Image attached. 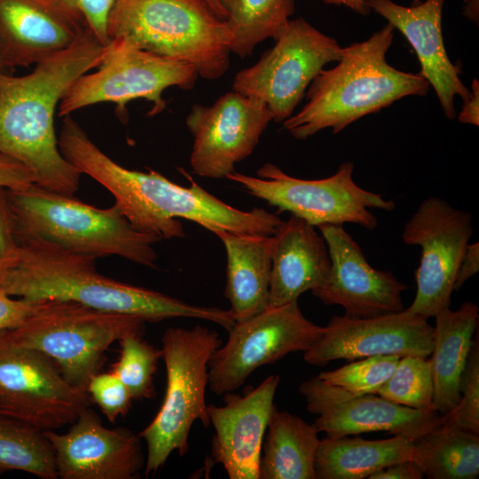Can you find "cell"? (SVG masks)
I'll use <instances>...</instances> for the list:
<instances>
[{
  "instance_id": "1",
  "label": "cell",
  "mask_w": 479,
  "mask_h": 479,
  "mask_svg": "<svg viewBox=\"0 0 479 479\" xmlns=\"http://www.w3.org/2000/svg\"><path fill=\"white\" fill-rule=\"evenodd\" d=\"M62 155L81 174L103 185L131 224L161 240L184 238L178 218L192 221L214 234L222 232L274 235L283 220L264 208L238 209L200 186L185 172L188 187L177 185L159 172L126 169L103 153L70 115L64 117L58 138Z\"/></svg>"
},
{
  "instance_id": "2",
  "label": "cell",
  "mask_w": 479,
  "mask_h": 479,
  "mask_svg": "<svg viewBox=\"0 0 479 479\" xmlns=\"http://www.w3.org/2000/svg\"><path fill=\"white\" fill-rule=\"evenodd\" d=\"M106 45L90 31L21 76L0 73V153L32 170L35 184L75 196L81 172L61 153L54 114L73 82L96 68Z\"/></svg>"
},
{
  "instance_id": "3",
  "label": "cell",
  "mask_w": 479,
  "mask_h": 479,
  "mask_svg": "<svg viewBox=\"0 0 479 479\" xmlns=\"http://www.w3.org/2000/svg\"><path fill=\"white\" fill-rule=\"evenodd\" d=\"M20 260L0 288L29 301H72L85 306L134 316L145 322L177 318L204 319L229 331L231 310L187 303L161 292L137 287L98 272L96 257L33 239L19 240Z\"/></svg>"
},
{
  "instance_id": "4",
  "label": "cell",
  "mask_w": 479,
  "mask_h": 479,
  "mask_svg": "<svg viewBox=\"0 0 479 479\" xmlns=\"http://www.w3.org/2000/svg\"><path fill=\"white\" fill-rule=\"evenodd\" d=\"M395 27L387 24L363 42L342 48L333 68L322 69L309 85L306 103L282 127L303 140L324 129L336 134L355 121L407 96H425L429 83L386 59Z\"/></svg>"
},
{
  "instance_id": "5",
  "label": "cell",
  "mask_w": 479,
  "mask_h": 479,
  "mask_svg": "<svg viewBox=\"0 0 479 479\" xmlns=\"http://www.w3.org/2000/svg\"><path fill=\"white\" fill-rule=\"evenodd\" d=\"M8 192L18 241L41 240L96 258L118 255L157 268L156 235L136 229L116 204L98 208L36 184Z\"/></svg>"
},
{
  "instance_id": "6",
  "label": "cell",
  "mask_w": 479,
  "mask_h": 479,
  "mask_svg": "<svg viewBox=\"0 0 479 479\" xmlns=\"http://www.w3.org/2000/svg\"><path fill=\"white\" fill-rule=\"evenodd\" d=\"M106 33L109 41L123 38L187 63L207 80L220 78L230 66L226 22L201 0H115Z\"/></svg>"
},
{
  "instance_id": "7",
  "label": "cell",
  "mask_w": 479,
  "mask_h": 479,
  "mask_svg": "<svg viewBox=\"0 0 479 479\" xmlns=\"http://www.w3.org/2000/svg\"><path fill=\"white\" fill-rule=\"evenodd\" d=\"M166 368L163 402L153 420L138 434L147 448L145 475L155 474L177 451H189V435L195 420L210 426L205 399L208 361L222 345L218 334L201 326L168 328L161 339Z\"/></svg>"
},
{
  "instance_id": "8",
  "label": "cell",
  "mask_w": 479,
  "mask_h": 479,
  "mask_svg": "<svg viewBox=\"0 0 479 479\" xmlns=\"http://www.w3.org/2000/svg\"><path fill=\"white\" fill-rule=\"evenodd\" d=\"M144 329L145 321L134 316L43 300L20 326L3 332L14 343L49 357L71 385L87 392L108 347L127 334H143Z\"/></svg>"
},
{
  "instance_id": "9",
  "label": "cell",
  "mask_w": 479,
  "mask_h": 479,
  "mask_svg": "<svg viewBox=\"0 0 479 479\" xmlns=\"http://www.w3.org/2000/svg\"><path fill=\"white\" fill-rule=\"evenodd\" d=\"M96 68L67 89L58 106L59 116L94 104L113 103L125 118L127 104L137 98L149 101L147 114L154 116L166 108V89L191 90L199 76L189 64L142 50L123 38L109 41Z\"/></svg>"
},
{
  "instance_id": "10",
  "label": "cell",
  "mask_w": 479,
  "mask_h": 479,
  "mask_svg": "<svg viewBox=\"0 0 479 479\" xmlns=\"http://www.w3.org/2000/svg\"><path fill=\"white\" fill-rule=\"evenodd\" d=\"M353 169V163L346 161L334 175L309 180L291 177L267 162L257 170L256 177L233 171L226 178L276 207L279 212H290L315 227L350 223L373 230L378 220L371 209L392 211L396 203L358 186L352 178Z\"/></svg>"
},
{
  "instance_id": "11",
  "label": "cell",
  "mask_w": 479,
  "mask_h": 479,
  "mask_svg": "<svg viewBox=\"0 0 479 479\" xmlns=\"http://www.w3.org/2000/svg\"><path fill=\"white\" fill-rule=\"evenodd\" d=\"M342 47L303 18L289 20L272 48L239 71L232 90L263 101L272 121L290 117L306 89L325 66L339 61Z\"/></svg>"
},
{
  "instance_id": "12",
  "label": "cell",
  "mask_w": 479,
  "mask_h": 479,
  "mask_svg": "<svg viewBox=\"0 0 479 479\" xmlns=\"http://www.w3.org/2000/svg\"><path fill=\"white\" fill-rule=\"evenodd\" d=\"M228 332L226 343L208 365V388L216 395L235 391L260 366L292 352H305L321 337L324 326L306 318L294 301L236 322Z\"/></svg>"
},
{
  "instance_id": "13",
  "label": "cell",
  "mask_w": 479,
  "mask_h": 479,
  "mask_svg": "<svg viewBox=\"0 0 479 479\" xmlns=\"http://www.w3.org/2000/svg\"><path fill=\"white\" fill-rule=\"evenodd\" d=\"M84 390L71 385L56 364L0 331V412L40 431L73 423L89 405Z\"/></svg>"
},
{
  "instance_id": "14",
  "label": "cell",
  "mask_w": 479,
  "mask_h": 479,
  "mask_svg": "<svg viewBox=\"0 0 479 479\" xmlns=\"http://www.w3.org/2000/svg\"><path fill=\"white\" fill-rule=\"evenodd\" d=\"M472 234L469 212L438 197L420 202L402 232L405 244L421 247L416 294L408 311L428 319L450 307L456 272Z\"/></svg>"
},
{
  "instance_id": "15",
  "label": "cell",
  "mask_w": 479,
  "mask_h": 479,
  "mask_svg": "<svg viewBox=\"0 0 479 479\" xmlns=\"http://www.w3.org/2000/svg\"><path fill=\"white\" fill-rule=\"evenodd\" d=\"M272 114L261 100L231 91L212 106H192L186 126L193 136L190 155L200 177L224 178L248 157L259 143Z\"/></svg>"
},
{
  "instance_id": "16",
  "label": "cell",
  "mask_w": 479,
  "mask_h": 479,
  "mask_svg": "<svg viewBox=\"0 0 479 479\" xmlns=\"http://www.w3.org/2000/svg\"><path fill=\"white\" fill-rule=\"evenodd\" d=\"M298 390L308 412L318 415L313 425L328 437L383 431L415 440L443 423L436 411L412 409L373 394L351 395L318 376L302 382Z\"/></svg>"
},
{
  "instance_id": "17",
  "label": "cell",
  "mask_w": 479,
  "mask_h": 479,
  "mask_svg": "<svg viewBox=\"0 0 479 479\" xmlns=\"http://www.w3.org/2000/svg\"><path fill=\"white\" fill-rule=\"evenodd\" d=\"M434 326L427 318L400 312L372 318L334 316L321 337L304 352L313 365H326L336 359L349 361L394 355L428 357L432 351Z\"/></svg>"
},
{
  "instance_id": "18",
  "label": "cell",
  "mask_w": 479,
  "mask_h": 479,
  "mask_svg": "<svg viewBox=\"0 0 479 479\" xmlns=\"http://www.w3.org/2000/svg\"><path fill=\"white\" fill-rule=\"evenodd\" d=\"M331 259V271L323 286L312 294L326 305H340L349 318H372L400 312L407 286L390 271L372 267L357 241L342 224L318 226Z\"/></svg>"
},
{
  "instance_id": "19",
  "label": "cell",
  "mask_w": 479,
  "mask_h": 479,
  "mask_svg": "<svg viewBox=\"0 0 479 479\" xmlns=\"http://www.w3.org/2000/svg\"><path fill=\"white\" fill-rule=\"evenodd\" d=\"M65 434L43 431L61 479H135L145 466L141 437L125 428H105L84 408Z\"/></svg>"
},
{
  "instance_id": "20",
  "label": "cell",
  "mask_w": 479,
  "mask_h": 479,
  "mask_svg": "<svg viewBox=\"0 0 479 479\" xmlns=\"http://www.w3.org/2000/svg\"><path fill=\"white\" fill-rule=\"evenodd\" d=\"M280 377L272 374L244 394L227 392L223 405H207L210 425L211 458L230 479H259L264 434L276 407L274 397Z\"/></svg>"
},
{
  "instance_id": "21",
  "label": "cell",
  "mask_w": 479,
  "mask_h": 479,
  "mask_svg": "<svg viewBox=\"0 0 479 479\" xmlns=\"http://www.w3.org/2000/svg\"><path fill=\"white\" fill-rule=\"evenodd\" d=\"M371 11L398 29L414 50L420 65L419 75L432 85L448 119L456 116L454 98L464 100L470 90L459 78L460 69L446 52L442 13L444 0H426L413 6H403L392 0H365Z\"/></svg>"
},
{
  "instance_id": "22",
  "label": "cell",
  "mask_w": 479,
  "mask_h": 479,
  "mask_svg": "<svg viewBox=\"0 0 479 479\" xmlns=\"http://www.w3.org/2000/svg\"><path fill=\"white\" fill-rule=\"evenodd\" d=\"M88 31L82 20L39 0H0V56L6 69L35 66Z\"/></svg>"
},
{
  "instance_id": "23",
  "label": "cell",
  "mask_w": 479,
  "mask_h": 479,
  "mask_svg": "<svg viewBox=\"0 0 479 479\" xmlns=\"http://www.w3.org/2000/svg\"><path fill=\"white\" fill-rule=\"evenodd\" d=\"M273 237L270 308L297 301L302 293L320 287L331 271L323 236L305 220L291 215Z\"/></svg>"
},
{
  "instance_id": "24",
  "label": "cell",
  "mask_w": 479,
  "mask_h": 479,
  "mask_svg": "<svg viewBox=\"0 0 479 479\" xmlns=\"http://www.w3.org/2000/svg\"><path fill=\"white\" fill-rule=\"evenodd\" d=\"M226 252L224 296L236 322L268 307L274 237L222 231L215 233Z\"/></svg>"
},
{
  "instance_id": "25",
  "label": "cell",
  "mask_w": 479,
  "mask_h": 479,
  "mask_svg": "<svg viewBox=\"0 0 479 479\" xmlns=\"http://www.w3.org/2000/svg\"><path fill=\"white\" fill-rule=\"evenodd\" d=\"M478 307L466 301L452 310L447 307L434 318L430 365L435 410L444 416L459 403V382L478 326Z\"/></svg>"
},
{
  "instance_id": "26",
  "label": "cell",
  "mask_w": 479,
  "mask_h": 479,
  "mask_svg": "<svg viewBox=\"0 0 479 479\" xmlns=\"http://www.w3.org/2000/svg\"><path fill=\"white\" fill-rule=\"evenodd\" d=\"M266 433L259 479H317L315 459L320 440L313 424L275 407Z\"/></svg>"
},
{
  "instance_id": "27",
  "label": "cell",
  "mask_w": 479,
  "mask_h": 479,
  "mask_svg": "<svg viewBox=\"0 0 479 479\" xmlns=\"http://www.w3.org/2000/svg\"><path fill=\"white\" fill-rule=\"evenodd\" d=\"M412 441L396 435L387 439L328 437L320 440L315 459L318 479H364L393 463L412 459Z\"/></svg>"
},
{
  "instance_id": "28",
  "label": "cell",
  "mask_w": 479,
  "mask_h": 479,
  "mask_svg": "<svg viewBox=\"0 0 479 479\" xmlns=\"http://www.w3.org/2000/svg\"><path fill=\"white\" fill-rule=\"evenodd\" d=\"M412 459L428 479H475L479 434L442 424L412 441Z\"/></svg>"
},
{
  "instance_id": "29",
  "label": "cell",
  "mask_w": 479,
  "mask_h": 479,
  "mask_svg": "<svg viewBox=\"0 0 479 479\" xmlns=\"http://www.w3.org/2000/svg\"><path fill=\"white\" fill-rule=\"evenodd\" d=\"M294 12V0H232L225 20L231 52L245 58L265 39L276 41Z\"/></svg>"
},
{
  "instance_id": "30",
  "label": "cell",
  "mask_w": 479,
  "mask_h": 479,
  "mask_svg": "<svg viewBox=\"0 0 479 479\" xmlns=\"http://www.w3.org/2000/svg\"><path fill=\"white\" fill-rule=\"evenodd\" d=\"M12 470L58 478L54 453L43 431L0 412V474Z\"/></svg>"
},
{
  "instance_id": "31",
  "label": "cell",
  "mask_w": 479,
  "mask_h": 479,
  "mask_svg": "<svg viewBox=\"0 0 479 479\" xmlns=\"http://www.w3.org/2000/svg\"><path fill=\"white\" fill-rule=\"evenodd\" d=\"M433 393L429 358L405 356L400 357L392 374L380 388L377 395L399 405L432 412L436 411Z\"/></svg>"
},
{
  "instance_id": "32",
  "label": "cell",
  "mask_w": 479,
  "mask_h": 479,
  "mask_svg": "<svg viewBox=\"0 0 479 479\" xmlns=\"http://www.w3.org/2000/svg\"><path fill=\"white\" fill-rule=\"evenodd\" d=\"M119 342L120 357L110 372L126 386L133 400L153 398V377L162 357L161 349L151 345L140 334H127Z\"/></svg>"
},
{
  "instance_id": "33",
  "label": "cell",
  "mask_w": 479,
  "mask_h": 479,
  "mask_svg": "<svg viewBox=\"0 0 479 479\" xmlns=\"http://www.w3.org/2000/svg\"><path fill=\"white\" fill-rule=\"evenodd\" d=\"M399 359L400 357L394 355L363 357L337 369L321 372L317 376L327 385L351 395H377Z\"/></svg>"
},
{
  "instance_id": "34",
  "label": "cell",
  "mask_w": 479,
  "mask_h": 479,
  "mask_svg": "<svg viewBox=\"0 0 479 479\" xmlns=\"http://www.w3.org/2000/svg\"><path fill=\"white\" fill-rule=\"evenodd\" d=\"M460 400L451 412L442 416L443 425L479 434V339L476 330L459 382Z\"/></svg>"
},
{
  "instance_id": "35",
  "label": "cell",
  "mask_w": 479,
  "mask_h": 479,
  "mask_svg": "<svg viewBox=\"0 0 479 479\" xmlns=\"http://www.w3.org/2000/svg\"><path fill=\"white\" fill-rule=\"evenodd\" d=\"M86 390L89 397L111 422L126 414L133 400L126 386L111 372H98L92 375Z\"/></svg>"
},
{
  "instance_id": "36",
  "label": "cell",
  "mask_w": 479,
  "mask_h": 479,
  "mask_svg": "<svg viewBox=\"0 0 479 479\" xmlns=\"http://www.w3.org/2000/svg\"><path fill=\"white\" fill-rule=\"evenodd\" d=\"M82 20L89 31L104 45L109 43L107 19L115 0H39Z\"/></svg>"
},
{
  "instance_id": "37",
  "label": "cell",
  "mask_w": 479,
  "mask_h": 479,
  "mask_svg": "<svg viewBox=\"0 0 479 479\" xmlns=\"http://www.w3.org/2000/svg\"><path fill=\"white\" fill-rule=\"evenodd\" d=\"M20 246L7 189L0 187V286L20 260Z\"/></svg>"
},
{
  "instance_id": "38",
  "label": "cell",
  "mask_w": 479,
  "mask_h": 479,
  "mask_svg": "<svg viewBox=\"0 0 479 479\" xmlns=\"http://www.w3.org/2000/svg\"><path fill=\"white\" fill-rule=\"evenodd\" d=\"M42 302L23 298L12 299L0 288V331L20 326L39 308Z\"/></svg>"
},
{
  "instance_id": "39",
  "label": "cell",
  "mask_w": 479,
  "mask_h": 479,
  "mask_svg": "<svg viewBox=\"0 0 479 479\" xmlns=\"http://www.w3.org/2000/svg\"><path fill=\"white\" fill-rule=\"evenodd\" d=\"M35 184V175L22 162L0 153V187L19 191Z\"/></svg>"
},
{
  "instance_id": "40",
  "label": "cell",
  "mask_w": 479,
  "mask_h": 479,
  "mask_svg": "<svg viewBox=\"0 0 479 479\" xmlns=\"http://www.w3.org/2000/svg\"><path fill=\"white\" fill-rule=\"evenodd\" d=\"M424 474L412 460L406 459L389 465L373 473L369 479H421Z\"/></svg>"
},
{
  "instance_id": "41",
  "label": "cell",
  "mask_w": 479,
  "mask_h": 479,
  "mask_svg": "<svg viewBox=\"0 0 479 479\" xmlns=\"http://www.w3.org/2000/svg\"><path fill=\"white\" fill-rule=\"evenodd\" d=\"M479 271V244H467L458 267L453 291H458L471 277Z\"/></svg>"
},
{
  "instance_id": "42",
  "label": "cell",
  "mask_w": 479,
  "mask_h": 479,
  "mask_svg": "<svg viewBox=\"0 0 479 479\" xmlns=\"http://www.w3.org/2000/svg\"><path fill=\"white\" fill-rule=\"evenodd\" d=\"M469 96L465 98L463 107L459 114V122L466 124L479 125V82L474 79Z\"/></svg>"
},
{
  "instance_id": "43",
  "label": "cell",
  "mask_w": 479,
  "mask_h": 479,
  "mask_svg": "<svg viewBox=\"0 0 479 479\" xmlns=\"http://www.w3.org/2000/svg\"><path fill=\"white\" fill-rule=\"evenodd\" d=\"M323 2L326 4L343 5L363 16H367L371 12L365 0H323ZM413 2L417 4L420 0H413Z\"/></svg>"
},
{
  "instance_id": "44",
  "label": "cell",
  "mask_w": 479,
  "mask_h": 479,
  "mask_svg": "<svg viewBox=\"0 0 479 479\" xmlns=\"http://www.w3.org/2000/svg\"><path fill=\"white\" fill-rule=\"evenodd\" d=\"M221 20H225L232 0H201Z\"/></svg>"
},
{
  "instance_id": "45",
  "label": "cell",
  "mask_w": 479,
  "mask_h": 479,
  "mask_svg": "<svg viewBox=\"0 0 479 479\" xmlns=\"http://www.w3.org/2000/svg\"><path fill=\"white\" fill-rule=\"evenodd\" d=\"M463 14L470 20L478 24L479 0H466Z\"/></svg>"
},
{
  "instance_id": "46",
  "label": "cell",
  "mask_w": 479,
  "mask_h": 479,
  "mask_svg": "<svg viewBox=\"0 0 479 479\" xmlns=\"http://www.w3.org/2000/svg\"><path fill=\"white\" fill-rule=\"evenodd\" d=\"M6 70V67L2 60V58L0 56V73H3Z\"/></svg>"
}]
</instances>
